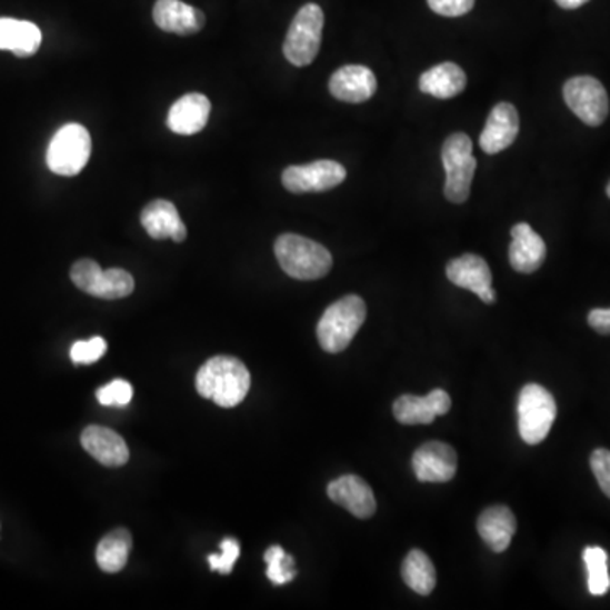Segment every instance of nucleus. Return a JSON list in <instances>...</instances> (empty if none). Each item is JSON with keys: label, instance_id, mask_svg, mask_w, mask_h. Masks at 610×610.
I'll use <instances>...</instances> for the list:
<instances>
[{"label": "nucleus", "instance_id": "obj_17", "mask_svg": "<svg viewBox=\"0 0 610 610\" xmlns=\"http://www.w3.org/2000/svg\"><path fill=\"white\" fill-rule=\"evenodd\" d=\"M153 19L161 31L173 32L180 37L196 34L206 24L203 12L182 0H157Z\"/></svg>", "mask_w": 610, "mask_h": 610}, {"label": "nucleus", "instance_id": "obj_18", "mask_svg": "<svg viewBox=\"0 0 610 610\" xmlns=\"http://www.w3.org/2000/svg\"><path fill=\"white\" fill-rule=\"evenodd\" d=\"M511 232L512 243L509 247L511 267L519 273H534L547 258V244L541 236L526 222L516 224Z\"/></svg>", "mask_w": 610, "mask_h": 610}, {"label": "nucleus", "instance_id": "obj_24", "mask_svg": "<svg viewBox=\"0 0 610 610\" xmlns=\"http://www.w3.org/2000/svg\"><path fill=\"white\" fill-rule=\"evenodd\" d=\"M467 87V76L457 63H439L429 68L419 79V89L422 93L436 99H453L460 96Z\"/></svg>", "mask_w": 610, "mask_h": 610}, {"label": "nucleus", "instance_id": "obj_16", "mask_svg": "<svg viewBox=\"0 0 610 610\" xmlns=\"http://www.w3.org/2000/svg\"><path fill=\"white\" fill-rule=\"evenodd\" d=\"M519 134V114L514 106L500 102L490 112L486 128L480 134V148L486 153L497 154L514 143Z\"/></svg>", "mask_w": 610, "mask_h": 610}, {"label": "nucleus", "instance_id": "obj_7", "mask_svg": "<svg viewBox=\"0 0 610 610\" xmlns=\"http://www.w3.org/2000/svg\"><path fill=\"white\" fill-rule=\"evenodd\" d=\"M324 12L318 4H306L290 24L283 43V54L296 67H308L321 48Z\"/></svg>", "mask_w": 610, "mask_h": 610}, {"label": "nucleus", "instance_id": "obj_28", "mask_svg": "<svg viewBox=\"0 0 610 610\" xmlns=\"http://www.w3.org/2000/svg\"><path fill=\"white\" fill-rule=\"evenodd\" d=\"M267 577L273 586H286L297 577L296 560L282 547H270L264 553Z\"/></svg>", "mask_w": 610, "mask_h": 610}, {"label": "nucleus", "instance_id": "obj_8", "mask_svg": "<svg viewBox=\"0 0 610 610\" xmlns=\"http://www.w3.org/2000/svg\"><path fill=\"white\" fill-rule=\"evenodd\" d=\"M70 279L77 289L97 299H124L134 292V279L121 268L102 270L93 260H80L70 270Z\"/></svg>", "mask_w": 610, "mask_h": 610}, {"label": "nucleus", "instance_id": "obj_9", "mask_svg": "<svg viewBox=\"0 0 610 610\" xmlns=\"http://www.w3.org/2000/svg\"><path fill=\"white\" fill-rule=\"evenodd\" d=\"M564 102L573 114L587 126L602 124L609 114V96L606 87L593 77H573L563 87Z\"/></svg>", "mask_w": 610, "mask_h": 610}, {"label": "nucleus", "instance_id": "obj_21", "mask_svg": "<svg viewBox=\"0 0 610 610\" xmlns=\"http://www.w3.org/2000/svg\"><path fill=\"white\" fill-rule=\"evenodd\" d=\"M211 114V102L202 93H187L168 112V128L176 134L192 136L202 131Z\"/></svg>", "mask_w": 610, "mask_h": 610}, {"label": "nucleus", "instance_id": "obj_14", "mask_svg": "<svg viewBox=\"0 0 610 610\" xmlns=\"http://www.w3.org/2000/svg\"><path fill=\"white\" fill-rule=\"evenodd\" d=\"M328 496L332 502L344 507L358 519H368L376 514L377 500L371 487L357 474H344L332 480L328 487Z\"/></svg>", "mask_w": 610, "mask_h": 610}, {"label": "nucleus", "instance_id": "obj_5", "mask_svg": "<svg viewBox=\"0 0 610 610\" xmlns=\"http://www.w3.org/2000/svg\"><path fill=\"white\" fill-rule=\"evenodd\" d=\"M92 140L82 124H64L58 129L47 151V163L51 172L60 177H76L89 163Z\"/></svg>", "mask_w": 610, "mask_h": 610}, {"label": "nucleus", "instance_id": "obj_19", "mask_svg": "<svg viewBox=\"0 0 610 610\" xmlns=\"http://www.w3.org/2000/svg\"><path fill=\"white\" fill-rule=\"evenodd\" d=\"M141 224L144 231L153 238V240H170L176 243H183L187 238V228L180 219L179 211L176 206L168 200L158 199L148 203L147 208L141 212Z\"/></svg>", "mask_w": 610, "mask_h": 610}, {"label": "nucleus", "instance_id": "obj_12", "mask_svg": "<svg viewBox=\"0 0 610 610\" xmlns=\"http://www.w3.org/2000/svg\"><path fill=\"white\" fill-rule=\"evenodd\" d=\"M447 276L451 283L477 293L486 303L496 302L492 289V271L479 254H463L447 264Z\"/></svg>", "mask_w": 610, "mask_h": 610}, {"label": "nucleus", "instance_id": "obj_36", "mask_svg": "<svg viewBox=\"0 0 610 610\" xmlns=\"http://www.w3.org/2000/svg\"><path fill=\"white\" fill-rule=\"evenodd\" d=\"M607 197L610 199V180L609 183H607Z\"/></svg>", "mask_w": 610, "mask_h": 610}, {"label": "nucleus", "instance_id": "obj_31", "mask_svg": "<svg viewBox=\"0 0 610 610\" xmlns=\"http://www.w3.org/2000/svg\"><path fill=\"white\" fill-rule=\"evenodd\" d=\"M240 542L232 538H226L221 542V554H209L208 561L211 564V570L219 571L222 574L231 573L236 561L240 558Z\"/></svg>", "mask_w": 610, "mask_h": 610}, {"label": "nucleus", "instance_id": "obj_33", "mask_svg": "<svg viewBox=\"0 0 610 610\" xmlns=\"http://www.w3.org/2000/svg\"><path fill=\"white\" fill-rule=\"evenodd\" d=\"M429 8L443 18H460L473 9L474 0H428Z\"/></svg>", "mask_w": 610, "mask_h": 610}, {"label": "nucleus", "instance_id": "obj_23", "mask_svg": "<svg viewBox=\"0 0 610 610\" xmlns=\"http://www.w3.org/2000/svg\"><path fill=\"white\" fill-rule=\"evenodd\" d=\"M43 34L34 22L0 18V50L12 51L16 57L28 58L40 50Z\"/></svg>", "mask_w": 610, "mask_h": 610}, {"label": "nucleus", "instance_id": "obj_22", "mask_svg": "<svg viewBox=\"0 0 610 610\" xmlns=\"http://www.w3.org/2000/svg\"><path fill=\"white\" fill-rule=\"evenodd\" d=\"M477 528H479L480 538L490 550L503 553L507 548L511 547L518 522L509 507L492 506L480 514Z\"/></svg>", "mask_w": 610, "mask_h": 610}, {"label": "nucleus", "instance_id": "obj_3", "mask_svg": "<svg viewBox=\"0 0 610 610\" xmlns=\"http://www.w3.org/2000/svg\"><path fill=\"white\" fill-rule=\"evenodd\" d=\"M276 257L287 276L318 280L328 276L332 257L322 244L299 234H282L276 241Z\"/></svg>", "mask_w": 610, "mask_h": 610}, {"label": "nucleus", "instance_id": "obj_32", "mask_svg": "<svg viewBox=\"0 0 610 610\" xmlns=\"http://www.w3.org/2000/svg\"><path fill=\"white\" fill-rule=\"evenodd\" d=\"M590 468L602 492L610 499V451L599 448L590 457Z\"/></svg>", "mask_w": 610, "mask_h": 610}, {"label": "nucleus", "instance_id": "obj_4", "mask_svg": "<svg viewBox=\"0 0 610 610\" xmlns=\"http://www.w3.org/2000/svg\"><path fill=\"white\" fill-rule=\"evenodd\" d=\"M519 434L528 444H539L547 439L557 419V400L550 390L538 383H528L519 393Z\"/></svg>", "mask_w": 610, "mask_h": 610}, {"label": "nucleus", "instance_id": "obj_10", "mask_svg": "<svg viewBox=\"0 0 610 610\" xmlns=\"http://www.w3.org/2000/svg\"><path fill=\"white\" fill-rule=\"evenodd\" d=\"M347 179V168L338 161L319 160L309 164H293L282 173V183L289 192H326L341 186Z\"/></svg>", "mask_w": 610, "mask_h": 610}, {"label": "nucleus", "instance_id": "obj_29", "mask_svg": "<svg viewBox=\"0 0 610 610\" xmlns=\"http://www.w3.org/2000/svg\"><path fill=\"white\" fill-rule=\"evenodd\" d=\"M108 351V343L104 338L96 336L89 341H77L70 350V358L76 364H90L99 361Z\"/></svg>", "mask_w": 610, "mask_h": 610}, {"label": "nucleus", "instance_id": "obj_35", "mask_svg": "<svg viewBox=\"0 0 610 610\" xmlns=\"http://www.w3.org/2000/svg\"><path fill=\"white\" fill-rule=\"evenodd\" d=\"M554 2H557L561 9H568V11H571V9L582 8V6H586L587 2H590V0H554Z\"/></svg>", "mask_w": 610, "mask_h": 610}, {"label": "nucleus", "instance_id": "obj_27", "mask_svg": "<svg viewBox=\"0 0 610 610\" xmlns=\"http://www.w3.org/2000/svg\"><path fill=\"white\" fill-rule=\"evenodd\" d=\"M587 573H589V592L592 596H606L610 590L609 557L600 547H587L583 550Z\"/></svg>", "mask_w": 610, "mask_h": 610}, {"label": "nucleus", "instance_id": "obj_20", "mask_svg": "<svg viewBox=\"0 0 610 610\" xmlns=\"http://www.w3.org/2000/svg\"><path fill=\"white\" fill-rule=\"evenodd\" d=\"M82 447L90 457L104 467H122L128 463L129 450L124 439L109 428L89 426L82 432Z\"/></svg>", "mask_w": 610, "mask_h": 610}, {"label": "nucleus", "instance_id": "obj_34", "mask_svg": "<svg viewBox=\"0 0 610 610\" xmlns=\"http://www.w3.org/2000/svg\"><path fill=\"white\" fill-rule=\"evenodd\" d=\"M589 324L600 334H610V309H593V311H590Z\"/></svg>", "mask_w": 610, "mask_h": 610}, {"label": "nucleus", "instance_id": "obj_26", "mask_svg": "<svg viewBox=\"0 0 610 610\" xmlns=\"http://www.w3.org/2000/svg\"><path fill=\"white\" fill-rule=\"evenodd\" d=\"M402 579L419 596H429L436 587V568L428 554L412 550L402 563Z\"/></svg>", "mask_w": 610, "mask_h": 610}, {"label": "nucleus", "instance_id": "obj_6", "mask_svg": "<svg viewBox=\"0 0 610 610\" xmlns=\"http://www.w3.org/2000/svg\"><path fill=\"white\" fill-rule=\"evenodd\" d=\"M447 182L444 197L450 202L463 203L470 197L477 160L473 157V143L464 132H454L444 141L441 150Z\"/></svg>", "mask_w": 610, "mask_h": 610}, {"label": "nucleus", "instance_id": "obj_1", "mask_svg": "<svg viewBox=\"0 0 610 610\" xmlns=\"http://www.w3.org/2000/svg\"><path fill=\"white\" fill-rule=\"evenodd\" d=\"M196 386L200 396L229 409L247 399L251 376L238 358L214 357L197 371Z\"/></svg>", "mask_w": 610, "mask_h": 610}, {"label": "nucleus", "instance_id": "obj_11", "mask_svg": "<svg viewBox=\"0 0 610 610\" xmlns=\"http://www.w3.org/2000/svg\"><path fill=\"white\" fill-rule=\"evenodd\" d=\"M412 468L421 482H450L457 474V451L450 444L441 443V441H429L416 450L414 457H412Z\"/></svg>", "mask_w": 610, "mask_h": 610}, {"label": "nucleus", "instance_id": "obj_30", "mask_svg": "<svg viewBox=\"0 0 610 610\" xmlns=\"http://www.w3.org/2000/svg\"><path fill=\"white\" fill-rule=\"evenodd\" d=\"M132 399V387L131 383L126 382V380H114V382L109 383V386L100 387L97 390V400H99L102 406L108 407H124L131 402Z\"/></svg>", "mask_w": 610, "mask_h": 610}, {"label": "nucleus", "instance_id": "obj_15", "mask_svg": "<svg viewBox=\"0 0 610 610\" xmlns=\"http://www.w3.org/2000/svg\"><path fill=\"white\" fill-rule=\"evenodd\" d=\"M329 92L334 99L350 104H360L376 96L377 79L370 68L348 64L339 68L329 80Z\"/></svg>", "mask_w": 610, "mask_h": 610}, {"label": "nucleus", "instance_id": "obj_13", "mask_svg": "<svg viewBox=\"0 0 610 610\" xmlns=\"http://www.w3.org/2000/svg\"><path fill=\"white\" fill-rule=\"evenodd\" d=\"M451 397L444 390L436 389L426 397L400 396L393 402V416L400 424H431L438 416L450 412Z\"/></svg>", "mask_w": 610, "mask_h": 610}, {"label": "nucleus", "instance_id": "obj_2", "mask_svg": "<svg viewBox=\"0 0 610 610\" xmlns=\"http://www.w3.org/2000/svg\"><path fill=\"white\" fill-rule=\"evenodd\" d=\"M364 321H367V303L361 297L347 296L339 299L326 309L319 321V344L328 353H341L350 347Z\"/></svg>", "mask_w": 610, "mask_h": 610}, {"label": "nucleus", "instance_id": "obj_25", "mask_svg": "<svg viewBox=\"0 0 610 610\" xmlns=\"http://www.w3.org/2000/svg\"><path fill=\"white\" fill-rule=\"evenodd\" d=\"M132 538L128 529H114L102 538L97 547V564L106 573H118L128 563Z\"/></svg>", "mask_w": 610, "mask_h": 610}]
</instances>
